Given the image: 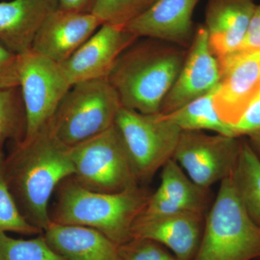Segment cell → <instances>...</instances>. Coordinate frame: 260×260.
<instances>
[{"instance_id": "obj_11", "label": "cell", "mask_w": 260, "mask_h": 260, "mask_svg": "<svg viewBox=\"0 0 260 260\" xmlns=\"http://www.w3.org/2000/svg\"><path fill=\"white\" fill-rule=\"evenodd\" d=\"M220 81L218 58L210 49L205 25H199L179 76L164 99L159 114H167L180 109L209 93Z\"/></svg>"}, {"instance_id": "obj_27", "label": "cell", "mask_w": 260, "mask_h": 260, "mask_svg": "<svg viewBox=\"0 0 260 260\" xmlns=\"http://www.w3.org/2000/svg\"><path fill=\"white\" fill-rule=\"evenodd\" d=\"M20 55L0 43V89L19 86Z\"/></svg>"}, {"instance_id": "obj_21", "label": "cell", "mask_w": 260, "mask_h": 260, "mask_svg": "<svg viewBox=\"0 0 260 260\" xmlns=\"http://www.w3.org/2000/svg\"><path fill=\"white\" fill-rule=\"evenodd\" d=\"M218 86L180 109L160 115L181 131L209 130L216 134L234 137L230 126L220 119L214 107V96Z\"/></svg>"}, {"instance_id": "obj_30", "label": "cell", "mask_w": 260, "mask_h": 260, "mask_svg": "<svg viewBox=\"0 0 260 260\" xmlns=\"http://www.w3.org/2000/svg\"><path fill=\"white\" fill-rule=\"evenodd\" d=\"M59 9L92 13L97 0H57Z\"/></svg>"}, {"instance_id": "obj_1", "label": "cell", "mask_w": 260, "mask_h": 260, "mask_svg": "<svg viewBox=\"0 0 260 260\" xmlns=\"http://www.w3.org/2000/svg\"><path fill=\"white\" fill-rule=\"evenodd\" d=\"M10 190L24 218L44 232L51 223L49 201L65 179L73 177L71 148L56 138L50 124L15 143L5 156Z\"/></svg>"}, {"instance_id": "obj_12", "label": "cell", "mask_w": 260, "mask_h": 260, "mask_svg": "<svg viewBox=\"0 0 260 260\" xmlns=\"http://www.w3.org/2000/svg\"><path fill=\"white\" fill-rule=\"evenodd\" d=\"M138 39L124 26L103 24L61 68L72 86L107 79L118 57Z\"/></svg>"}, {"instance_id": "obj_28", "label": "cell", "mask_w": 260, "mask_h": 260, "mask_svg": "<svg viewBox=\"0 0 260 260\" xmlns=\"http://www.w3.org/2000/svg\"><path fill=\"white\" fill-rule=\"evenodd\" d=\"M230 126L233 136L241 138L260 130V96L256 97L237 123Z\"/></svg>"}, {"instance_id": "obj_20", "label": "cell", "mask_w": 260, "mask_h": 260, "mask_svg": "<svg viewBox=\"0 0 260 260\" xmlns=\"http://www.w3.org/2000/svg\"><path fill=\"white\" fill-rule=\"evenodd\" d=\"M235 190L249 216L260 225V160L246 139L231 174Z\"/></svg>"}, {"instance_id": "obj_4", "label": "cell", "mask_w": 260, "mask_h": 260, "mask_svg": "<svg viewBox=\"0 0 260 260\" xmlns=\"http://www.w3.org/2000/svg\"><path fill=\"white\" fill-rule=\"evenodd\" d=\"M260 259V225L246 211L230 177L220 182L205 219L203 237L193 260Z\"/></svg>"}, {"instance_id": "obj_23", "label": "cell", "mask_w": 260, "mask_h": 260, "mask_svg": "<svg viewBox=\"0 0 260 260\" xmlns=\"http://www.w3.org/2000/svg\"><path fill=\"white\" fill-rule=\"evenodd\" d=\"M0 260H66L51 248L44 234L30 239L0 234Z\"/></svg>"}, {"instance_id": "obj_19", "label": "cell", "mask_w": 260, "mask_h": 260, "mask_svg": "<svg viewBox=\"0 0 260 260\" xmlns=\"http://www.w3.org/2000/svg\"><path fill=\"white\" fill-rule=\"evenodd\" d=\"M44 232L49 245L66 260H121L119 246L95 229L52 222Z\"/></svg>"}, {"instance_id": "obj_14", "label": "cell", "mask_w": 260, "mask_h": 260, "mask_svg": "<svg viewBox=\"0 0 260 260\" xmlns=\"http://www.w3.org/2000/svg\"><path fill=\"white\" fill-rule=\"evenodd\" d=\"M203 215L204 213L194 211L158 215L140 214L133 225V238L158 243L179 260H193L203 237Z\"/></svg>"}, {"instance_id": "obj_24", "label": "cell", "mask_w": 260, "mask_h": 260, "mask_svg": "<svg viewBox=\"0 0 260 260\" xmlns=\"http://www.w3.org/2000/svg\"><path fill=\"white\" fill-rule=\"evenodd\" d=\"M5 155L0 150V234L14 232L32 236L42 234V231L28 223L18 209L10 190L5 171Z\"/></svg>"}, {"instance_id": "obj_25", "label": "cell", "mask_w": 260, "mask_h": 260, "mask_svg": "<svg viewBox=\"0 0 260 260\" xmlns=\"http://www.w3.org/2000/svg\"><path fill=\"white\" fill-rule=\"evenodd\" d=\"M156 0H97L92 13L102 23L125 26Z\"/></svg>"}, {"instance_id": "obj_3", "label": "cell", "mask_w": 260, "mask_h": 260, "mask_svg": "<svg viewBox=\"0 0 260 260\" xmlns=\"http://www.w3.org/2000/svg\"><path fill=\"white\" fill-rule=\"evenodd\" d=\"M57 189L53 223L95 229L118 246L133 239V225L150 195L139 186L117 193L90 190L73 177Z\"/></svg>"}, {"instance_id": "obj_6", "label": "cell", "mask_w": 260, "mask_h": 260, "mask_svg": "<svg viewBox=\"0 0 260 260\" xmlns=\"http://www.w3.org/2000/svg\"><path fill=\"white\" fill-rule=\"evenodd\" d=\"M73 179L90 190L117 193L139 186L119 130L113 125L102 134L71 148Z\"/></svg>"}, {"instance_id": "obj_16", "label": "cell", "mask_w": 260, "mask_h": 260, "mask_svg": "<svg viewBox=\"0 0 260 260\" xmlns=\"http://www.w3.org/2000/svg\"><path fill=\"white\" fill-rule=\"evenodd\" d=\"M256 7L254 0H208L205 26L218 59L240 47Z\"/></svg>"}, {"instance_id": "obj_7", "label": "cell", "mask_w": 260, "mask_h": 260, "mask_svg": "<svg viewBox=\"0 0 260 260\" xmlns=\"http://www.w3.org/2000/svg\"><path fill=\"white\" fill-rule=\"evenodd\" d=\"M115 126L122 137L138 183L150 181L174 157L181 130L157 114L121 107Z\"/></svg>"}, {"instance_id": "obj_2", "label": "cell", "mask_w": 260, "mask_h": 260, "mask_svg": "<svg viewBox=\"0 0 260 260\" xmlns=\"http://www.w3.org/2000/svg\"><path fill=\"white\" fill-rule=\"evenodd\" d=\"M187 49L150 38L135 40L116 59L107 78L121 107L141 114H159Z\"/></svg>"}, {"instance_id": "obj_18", "label": "cell", "mask_w": 260, "mask_h": 260, "mask_svg": "<svg viewBox=\"0 0 260 260\" xmlns=\"http://www.w3.org/2000/svg\"><path fill=\"white\" fill-rule=\"evenodd\" d=\"M208 190L191 180L174 158L162 167L160 184L149 197L142 215H158L194 211L204 213Z\"/></svg>"}, {"instance_id": "obj_8", "label": "cell", "mask_w": 260, "mask_h": 260, "mask_svg": "<svg viewBox=\"0 0 260 260\" xmlns=\"http://www.w3.org/2000/svg\"><path fill=\"white\" fill-rule=\"evenodd\" d=\"M19 78L28 138L50 122L72 85L60 64L32 51L20 55Z\"/></svg>"}, {"instance_id": "obj_29", "label": "cell", "mask_w": 260, "mask_h": 260, "mask_svg": "<svg viewBox=\"0 0 260 260\" xmlns=\"http://www.w3.org/2000/svg\"><path fill=\"white\" fill-rule=\"evenodd\" d=\"M238 50H260V5H256L246 37Z\"/></svg>"}, {"instance_id": "obj_22", "label": "cell", "mask_w": 260, "mask_h": 260, "mask_svg": "<svg viewBox=\"0 0 260 260\" xmlns=\"http://www.w3.org/2000/svg\"><path fill=\"white\" fill-rule=\"evenodd\" d=\"M26 116L20 87L0 89V150L7 141L25 138Z\"/></svg>"}, {"instance_id": "obj_26", "label": "cell", "mask_w": 260, "mask_h": 260, "mask_svg": "<svg viewBox=\"0 0 260 260\" xmlns=\"http://www.w3.org/2000/svg\"><path fill=\"white\" fill-rule=\"evenodd\" d=\"M121 260H179L165 246L150 239L133 238L119 246Z\"/></svg>"}, {"instance_id": "obj_5", "label": "cell", "mask_w": 260, "mask_h": 260, "mask_svg": "<svg viewBox=\"0 0 260 260\" xmlns=\"http://www.w3.org/2000/svg\"><path fill=\"white\" fill-rule=\"evenodd\" d=\"M121 107L107 79L82 82L68 90L49 124L56 138L73 148L114 125Z\"/></svg>"}, {"instance_id": "obj_15", "label": "cell", "mask_w": 260, "mask_h": 260, "mask_svg": "<svg viewBox=\"0 0 260 260\" xmlns=\"http://www.w3.org/2000/svg\"><path fill=\"white\" fill-rule=\"evenodd\" d=\"M200 0H156L124 28L138 38H150L188 49L196 28L193 13Z\"/></svg>"}, {"instance_id": "obj_32", "label": "cell", "mask_w": 260, "mask_h": 260, "mask_svg": "<svg viewBox=\"0 0 260 260\" xmlns=\"http://www.w3.org/2000/svg\"><path fill=\"white\" fill-rule=\"evenodd\" d=\"M257 96H260V93L259 94V95H257ZM256 96V97H257Z\"/></svg>"}, {"instance_id": "obj_17", "label": "cell", "mask_w": 260, "mask_h": 260, "mask_svg": "<svg viewBox=\"0 0 260 260\" xmlns=\"http://www.w3.org/2000/svg\"><path fill=\"white\" fill-rule=\"evenodd\" d=\"M58 8L57 0L1 2L0 43L18 55L26 54L43 22Z\"/></svg>"}, {"instance_id": "obj_13", "label": "cell", "mask_w": 260, "mask_h": 260, "mask_svg": "<svg viewBox=\"0 0 260 260\" xmlns=\"http://www.w3.org/2000/svg\"><path fill=\"white\" fill-rule=\"evenodd\" d=\"M102 25V20L92 13L58 8L43 22L30 51L62 64Z\"/></svg>"}, {"instance_id": "obj_9", "label": "cell", "mask_w": 260, "mask_h": 260, "mask_svg": "<svg viewBox=\"0 0 260 260\" xmlns=\"http://www.w3.org/2000/svg\"><path fill=\"white\" fill-rule=\"evenodd\" d=\"M242 139L203 131H181L173 158L197 185L205 189L230 177Z\"/></svg>"}, {"instance_id": "obj_10", "label": "cell", "mask_w": 260, "mask_h": 260, "mask_svg": "<svg viewBox=\"0 0 260 260\" xmlns=\"http://www.w3.org/2000/svg\"><path fill=\"white\" fill-rule=\"evenodd\" d=\"M218 59L220 81L214 107L220 119L232 125L260 93V50H237Z\"/></svg>"}, {"instance_id": "obj_31", "label": "cell", "mask_w": 260, "mask_h": 260, "mask_svg": "<svg viewBox=\"0 0 260 260\" xmlns=\"http://www.w3.org/2000/svg\"><path fill=\"white\" fill-rule=\"evenodd\" d=\"M248 143L251 147V150H253L256 157L260 160V130L256 132L254 134H251L247 137Z\"/></svg>"}]
</instances>
